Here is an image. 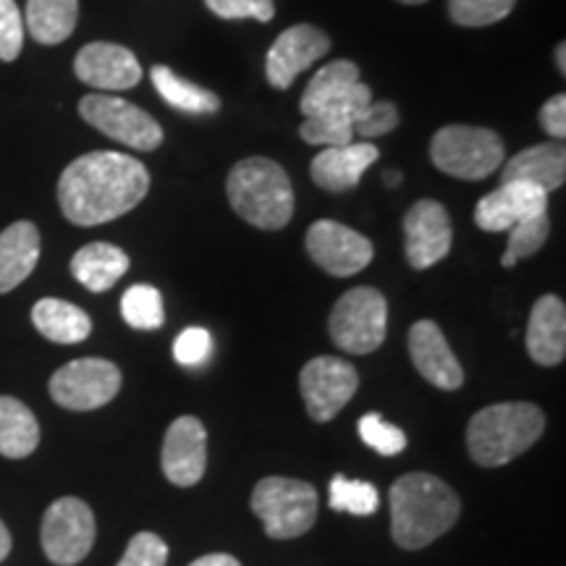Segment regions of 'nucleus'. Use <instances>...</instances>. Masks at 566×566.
I'll return each instance as SVG.
<instances>
[{
    "label": "nucleus",
    "mask_w": 566,
    "mask_h": 566,
    "mask_svg": "<svg viewBox=\"0 0 566 566\" xmlns=\"http://www.w3.org/2000/svg\"><path fill=\"white\" fill-rule=\"evenodd\" d=\"M150 192V174L124 153H90L69 163L59 181L61 212L74 226H101L137 208Z\"/></svg>",
    "instance_id": "f257e3e1"
},
{
    "label": "nucleus",
    "mask_w": 566,
    "mask_h": 566,
    "mask_svg": "<svg viewBox=\"0 0 566 566\" xmlns=\"http://www.w3.org/2000/svg\"><path fill=\"white\" fill-rule=\"evenodd\" d=\"M391 535L396 546L420 551L457 525L459 495L441 478L409 472L391 485Z\"/></svg>",
    "instance_id": "f03ea898"
},
{
    "label": "nucleus",
    "mask_w": 566,
    "mask_h": 566,
    "mask_svg": "<svg viewBox=\"0 0 566 566\" xmlns=\"http://www.w3.org/2000/svg\"><path fill=\"white\" fill-rule=\"evenodd\" d=\"M546 430V415L530 401L491 405L467 424V451L480 467H504L533 449Z\"/></svg>",
    "instance_id": "7ed1b4c3"
},
{
    "label": "nucleus",
    "mask_w": 566,
    "mask_h": 566,
    "mask_svg": "<svg viewBox=\"0 0 566 566\" xmlns=\"http://www.w3.org/2000/svg\"><path fill=\"white\" fill-rule=\"evenodd\" d=\"M226 195L233 212L254 229L279 231L294 216L292 179L271 158L237 163L226 181Z\"/></svg>",
    "instance_id": "20e7f679"
},
{
    "label": "nucleus",
    "mask_w": 566,
    "mask_h": 566,
    "mask_svg": "<svg viewBox=\"0 0 566 566\" xmlns=\"http://www.w3.org/2000/svg\"><path fill=\"white\" fill-rule=\"evenodd\" d=\"M504 139L483 126L451 124L436 132L430 139V160L438 171L462 181L488 179L504 166Z\"/></svg>",
    "instance_id": "39448f33"
},
{
    "label": "nucleus",
    "mask_w": 566,
    "mask_h": 566,
    "mask_svg": "<svg viewBox=\"0 0 566 566\" xmlns=\"http://www.w3.org/2000/svg\"><path fill=\"white\" fill-rule=\"evenodd\" d=\"M317 491L304 480L263 478L252 491V512L273 541H292L307 533L317 520Z\"/></svg>",
    "instance_id": "423d86ee"
},
{
    "label": "nucleus",
    "mask_w": 566,
    "mask_h": 566,
    "mask_svg": "<svg viewBox=\"0 0 566 566\" xmlns=\"http://www.w3.org/2000/svg\"><path fill=\"white\" fill-rule=\"evenodd\" d=\"M388 325L386 296L373 286H357L334 304L328 331L346 354H370L384 344Z\"/></svg>",
    "instance_id": "0eeeda50"
},
{
    "label": "nucleus",
    "mask_w": 566,
    "mask_h": 566,
    "mask_svg": "<svg viewBox=\"0 0 566 566\" xmlns=\"http://www.w3.org/2000/svg\"><path fill=\"white\" fill-rule=\"evenodd\" d=\"M122 391V370L108 359L84 357L63 365L51 378L55 405L71 412H92L111 405Z\"/></svg>",
    "instance_id": "6e6552de"
},
{
    "label": "nucleus",
    "mask_w": 566,
    "mask_h": 566,
    "mask_svg": "<svg viewBox=\"0 0 566 566\" xmlns=\"http://www.w3.org/2000/svg\"><path fill=\"white\" fill-rule=\"evenodd\" d=\"M95 514L82 499L66 495L53 501L42 516V551L59 566H74L95 546Z\"/></svg>",
    "instance_id": "1a4fd4ad"
},
{
    "label": "nucleus",
    "mask_w": 566,
    "mask_h": 566,
    "mask_svg": "<svg viewBox=\"0 0 566 566\" xmlns=\"http://www.w3.org/2000/svg\"><path fill=\"white\" fill-rule=\"evenodd\" d=\"M80 113L90 126L132 150L150 153L160 147L163 129L150 113L116 95H87L80 101Z\"/></svg>",
    "instance_id": "9d476101"
},
{
    "label": "nucleus",
    "mask_w": 566,
    "mask_h": 566,
    "mask_svg": "<svg viewBox=\"0 0 566 566\" xmlns=\"http://www.w3.org/2000/svg\"><path fill=\"white\" fill-rule=\"evenodd\" d=\"M359 388V373L342 357H315L302 367L300 391L315 422H331Z\"/></svg>",
    "instance_id": "9b49d317"
},
{
    "label": "nucleus",
    "mask_w": 566,
    "mask_h": 566,
    "mask_svg": "<svg viewBox=\"0 0 566 566\" xmlns=\"http://www.w3.org/2000/svg\"><path fill=\"white\" fill-rule=\"evenodd\" d=\"M317 268L336 279H349L373 263V242L359 231L336 221H315L304 239Z\"/></svg>",
    "instance_id": "f8f14e48"
},
{
    "label": "nucleus",
    "mask_w": 566,
    "mask_h": 566,
    "mask_svg": "<svg viewBox=\"0 0 566 566\" xmlns=\"http://www.w3.org/2000/svg\"><path fill=\"white\" fill-rule=\"evenodd\" d=\"M454 244L451 218L441 202L420 200L405 216V254L415 271L441 263Z\"/></svg>",
    "instance_id": "ddd939ff"
},
{
    "label": "nucleus",
    "mask_w": 566,
    "mask_h": 566,
    "mask_svg": "<svg viewBox=\"0 0 566 566\" xmlns=\"http://www.w3.org/2000/svg\"><path fill=\"white\" fill-rule=\"evenodd\" d=\"M331 51V38L313 24H294L281 32L268 51L265 76L275 90H289L302 71Z\"/></svg>",
    "instance_id": "4468645a"
},
{
    "label": "nucleus",
    "mask_w": 566,
    "mask_h": 566,
    "mask_svg": "<svg viewBox=\"0 0 566 566\" xmlns=\"http://www.w3.org/2000/svg\"><path fill=\"white\" fill-rule=\"evenodd\" d=\"M163 475L168 483L192 488L202 480L208 467V430L192 415L176 417L163 441Z\"/></svg>",
    "instance_id": "2eb2a0df"
},
{
    "label": "nucleus",
    "mask_w": 566,
    "mask_h": 566,
    "mask_svg": "<svg viewBox=\"0 0 566 566\" xmlns=\"http://www.w3.org/2000/svg\"><path fill=\"white\" fill-rule=\"evenodd\" d=\"M76 80L103 92L132 90L142 82V66L129 48L116 42H90L74 59Z\"/></svg>",
    "instance_id": "dca6fc26"
},
{
    "label": "nucleus",
    "mask_w": 566,
    "mask_h": 566,
    "mask_svg": "<svg viewBox=\"0 0 566 566\" xmlns=\"http://www.w3.org/2000/svg\"><path fill=\"white\" fill-rule=\"evenodd\" d=\"M373 103V90L365 82H357L338 101L323 105L321 111L304 116L300 126V137L307 145L321 147H344L354 142V122L359 118L367 105Z\"/></svg>",
    "instance_id": "f3484780"
},
{
    "label": "nucleus",
    "mask_w": 566,
    "mask_h": 566,
    "mask_svg": "<svg viewBox=\"0 0 566 566\" xmlns=\"http://www.w3.org/2000/svg\"><path fill=\"white\" fill-rule=\"evenodd\" d=\"M409 357L417 367V373L428 380L430 386L441 391H457L464 384V370L459 359L446 342L443 331L433 321H417L409 328Z\"/></svg>",
    "instance_id": "a211bd4d"
},
{
    "label": "nucleus",
    "mask_w": 566,
    "mask_h": 566,
    "mask_svg": "<svg viewBox=\"0 0 566 566\" xmlns=\"http://www.w3.org/2000/svg\"><path fill=\"white\" fill-rule=\"evenodd\" d=\"M537 212H548V195L543 189L525 181H501L499 189L478 202L475 223L480 231L499 233Z\"/></svg>",
    "instance_id": "6ab92c4d"
},
{
    "label": "nucleus",
    "mask_w": 566,
    "mask_h": 566,
    "mask_svg": "<svg viewBox=\"0 0 566 566\" xmlns=\"http://www.w3.org/2000/svg\"><path fill=\"white\" fill-rule=\"evenodd\" d=\"M378 147L370 142H352L344 147H323L315 155L313 166H310V176L317 187L328 189V192H346L354 189L363 179L367 168L378 160Z\"/></svg>",
    "instance_id": "aec40b11"
},
{
    "label": "nucleus",
    "mask_w": 566,
    "mask_h": 566,
    "mask_svg": "<svg viewBox=\"0 0 566 566\" xmlns=\"http://www.w3.org/2000/svg\"><path fill=\"white\" fill-rule=\"evenodd\" d=\"M530 359L543 367H556L566 357V307L556 294L541 296L527 321Z\"/></svg>",
    "instance_id": "412c9836"
},
{
    "label": "nucleus",
    "mask_w": 566,
    "mask_h": 566,
    "mask_svg": "<svg viewBox=\"0 0 566 566\" xmlns=\"http://www.w3.org/2000/svg\"><path fill=\"white\" fill-rule=\"evenodd\" d=\"M566 179V150L562 142H546L516 153L501 168V181H525L551 195L564 187Z\"/></svg>",
    "instance_id": "4be33fe9"
},
{
    "label": "nucleus",
    "mask_w": 566,
    "mask_h": 566,
    "mask_svg": "<svg viewBox=\"0 0 566 566\" xmlns=\"http://www.w3.org/2000/svg\"><path fill=\"white\" fill-rule=\"evenodd\" d=\"M40 260V231L30 221H17L0 231V294H9L30 279Z\"/></svg>",
    "instance_id": "5701e85b"
},
{
    "label": "nucleus",
    "mask_w": 566,
    "mask_h": 566,
    "mask_svg": "<svg viewBox=\"0 0 566 566\" xmlns=\"http://www.w3.org/2000/svg\"><path fill=\"white\" fill-rule=\"evenodd\" d=\"M126 271H129V254L108 242L84 244L71 258V273H74V279L95 294H103L116 286V281H122Z\"/></svg>",
    "instance_id": "b1692460"
},
{
    "label": "nucleus",
    "mask_w": 566,
    "mask_h": 566,
    "mask_svg": "<svg viewBox=\"0 0 566 566\" xmlns=\"http://www.w3.org/2000/svg\"><path fill=\"white\" fill-rule=\"evenodd\" d=\"M32 323L53 344H82L92 334V321L82 307L53 296L34 304Z\"/></svg>",
    "instance_id": "393cba45"
},
{
    "label": "nucleus",
    "mask_w": 566,
    "mask_h": 566,
    "mask_svg": "<svg viewBox=\"0 0 566 566\" xmlns=\"http://www.w3.org/2000/svg\"><path fill=\"white\" fill-rule=\"evenodd\" d=\"M80 0H27V30L40 45H61L76 30Z\"/></svg>",
    "instance_id": "a878e982"
},
{
    "label": "nucleus",
    "mask_w": 566,
    "mask_h": 566,
    "mask_svg": "<svg viewBox=\"0 0 566 566\" xmlns=\"http://www.w3.org/2000/svg\"><path fill=\"white\" fill-rule=\"evenodd\" d=\"M40 443V424L32 409L13 396H0V457L24 459Z\"/></svg>",
    "instance_id": "bb28decb"
},
{
    "label": "nucleus",
    "mask_w": 566,
    "mask_h": 566,
    "mask_svg": "<svg viewBox=\"0 0 566 566\" xmlns=\"http://www.w3.org/2000/svg\"><path fill=\"white\" fill-rule=\"evenodd\" d=\"M357 82H363V74H359L357 63H352L346 59L331 61L328 66H323L313 76V80H310L307 90H304V95L300 101V111L304 113V116H310V113L321 111L323 105L344 97Z\"/></svg>",
    "instance_id": "cd10ccee"
},
{
    "label": "nucleus",
    "mask_w": 566,
    "mask_h": 566,
    "mask_svg": "<svg viewBox=\"0 0 566 566\" xmlns=\"http://www.w3.org/2000/svg\"><path fill=\"white\" fill-rule=\"evenodd\" d=\"M153 84L155 92L166 101L171 108L184 113H218L221 108V97L216 92L200 87V84L184 80L168 66H155L153 69Z\"/></svg>",
    "instance_id": "c85d7f7f"
},
{
    "label": "nucleus",
    "mask_w": 566,
    "mask_h": 566,
    "mask_svg": "<svg viewBox=\"0 0 566 566\" xmlns=\"http://www.w3.org/2000/svg\"><path fill=\"white\" fill-rule=\"evenodd\" d=\"M506 233H509V242H506L504 258H501V265L514 268L520 260L533 258V254L541 252L543 244L548 242V233H551L548 212L530 216L525 221L514 223Z\"/></svg>",
    "instance_id": "c756f323"
},
{
    "label": "nucleus",
    "mask_w": 566,
    "mask_h": 566,
    "mask_svg": "<svg viewBox=\"0 0 566 566\" xmlns=\"http://www.w3.org/2000/svg\"><path fill=\"white\" fill-rule=\"evenodd\" d=\"M122 317L137 331H158L166 323L163 296L150 283H137L122 296Z\"/></svg>",
    "instance_id": "7c9ffc66"
},
{
    "label": "nucleus",
    "mask_w": 566,
    "mask_h": 566,
    "mask_svg": "<svg viewBox=\"0 0 566 566\" xmlns=\"http://www.w3.org/2000/svg\"><path fill=\"white\" fill-rule=\"evenodd\" d=\"M331 509L336 512H346L354 516L375 514L380 506L378 488L367 480H349L344 475H336L331 480Z\"/></svg>",
    "instance_id": "2f4dec72"
},
{
    "label": "nucleus",
    "mask_w": 566,
    "mask_h": 566,
    "mask_svg": "<svg viewBox=\"0 0 566 566\" xmlns=\"http://www.w3.org/2000/svg\"><path fill=\"white\" fill-rule=\"evenodd\" d=\"M516 0H449V17L459 27H491L512 13Z\"/></svg>",
    "instance_id": "473e14b6"
},
{
    "label": "nucleus",
    "mask_w": 566,
    "mask_h": 566,
    "mask_svg": "<svg viewBox=\"0 0 566 566\" xmlns=\"http://www.w3.org/2000/svg\"><path fill=\"white\" fill-rule=\"evenodd\" d=\"M359 438H363V443L370 446L373 451H378L380 457H396L407 449L405 430L386 422L378 412L365 415L363 420H359Z\"/></svg>",
    "instance_id": "72a5a7b5"
},
{
    "label": "nucleus",
    "mask_w": 566,
    "mask_h": 566,
    "mask_svg": "<svg viewBox=\"0 0 566 566\" xmlns=\"http://www.w3.org/2000/svg\"><path fill=\"white\" fill-rule=\"evenodd\" d=\"M21 48H24V17L17 0H0V61H17Z\"/></svg>",
    "instance_id": "f704fd0d"
},
{
    "label": "nucleus",
    "mask_w": 566,
    "mask_h": 566,
    "mask_svg": "<svg viewBox=\"0 0 566 566\" xmlns=\"http://www.w3.org/2000/svg\"><path fill=\"white\" fill-rule=\"evenodd\" d=\"M396 126H399V111L391 101L370 103L367 108L359 113V118L354 122V134H359L365 142L384 137V134H391Z\"/></svg>",
    "instance_id": "c9c22d12"
},
{
    "label": "nucleus",
    "mask_w": 566,
    "mask_h": 566,
    "mask_svg": "<svg viewBox=\"0 0 566 566\" xmlns=\"http://www.w3.org/2000/svg\"><path fill=\"white\" fill-rule=\"evenodd\" d=\"M168 546L155 533H137L116 566H166Z\"/></svg>",
    "instance_id": "e433bc0d"
},
{
    "label": "nucleus",
    "mask_w": 566,
    "mask_h": 566,
    "mask_svg": "<svg viewBox=\"0 0 566 566\" xmlns=\"http://www.w3.org/2000/svg\"><path fill=\"white\" fill-rule=\"evenodd\" d=\"M208 9L221 19H254V21H273L275 3L273 0H205Z\"/></svg>",
    "instance_id": "4c0bfd02"
},
{
    "label": "nucleus",
    "mask_w": 566,
    "mask_h": 566,
    "mask_svg": "<svg viewBox=\"0 0 566 566\" xmlns=\"http://www.w3.org/2000/svg\"><path fill=\"white\" fill-rule=\"evenodd\" d=\"M212 338L205 328H187L181 331L174 342V357L184 367H197L210 357Z\"/></svg>",
    "instance_id": "58836bf2"
},
{
    "label": "nucleus",
    "mask_w": 566,
    "mask_h": 566,
    "mask_svg": "<svg viewBox=\"0 0 566 566\" xmlns=\"http://www.w3.org/2000/svg\"><path fill=\"white\" fill-rule=\"evenodd\" d=\"M541 126L554 142H562L566 137V97L554 95L541 108Z\"/></svg>",
    "instance_id": "ea45409f"
},
{
    "label": "nucleus",
    "mask_w": 566,
    "mask_h": 566,
    "mask_svg": "<svg viewBox=\"0 0 566 566\" xmlns=\"http://www.w3.org/2000/svg\"><path fill=\"white\" fill-rule=\"evenodd\" d=\"M189 566H242V564H239L237 558L229 554H208V556H200Z\"/></svg>",
    "instance_id": "a19ab883"
},
{
    "label": "nucleus",
    "mask_w": 566,
    "mask_h": 566,
    "mask_svg": "<svg viewBox=\"0 0 566 566\" xmlns=\"http://www.w3.org/2000/svg\"><path fill=\"white\" fill-rule=\"evenodd\" d=\"M11 554V533L9 527L0 522V562H6V556Z\"/></svg>",
    "instance_id": "79ce46f5"
},
{
    "label": "nucleus",
    "mask_w": 566,
    "mask_h": 566,
    "mask_svg": "<svg viewBox=\"0 0 566 566\" xmlns=\"http://www.w3.org/2000/svg\"><path fill=\"white\" fill-rule=\"evenodd\" d=\"M556 63H558V74H566V42H558Z\"/></svg>",
    "instance_id": "37998d69"
},
{
    "label": "nucleus",
    "mask_w": 566,
    "mask_h": 566,
    "mask_svg": "<svg viewBox=\"0 0 566 566\" xmlns=\"http://www.w3.org/2000/svg\"><path fill=\"white\" fill-rule=\"evenodd\" d=\"M399 179H401L399 174H386V176H384V181L388 184V187H394V184H399Z\"/></svg>",
    "instance_id": "c03bdc74"
},
{
    "label": "nucleus",
    "mask_w": 566,
    "mask_h": 566,
    "mask_svg": "<svg viewBox=\"0 0 566 566\" xmlns=\"http://www.w3.org/2000/svg\"><path fill=\"white\" fill-rule=\"evenodd\" d=\"M401 3H407V6H420V3H428V0H401Z\"/></svg>",
    "instance_id": "a18cd8bd"
}]
</instances>
